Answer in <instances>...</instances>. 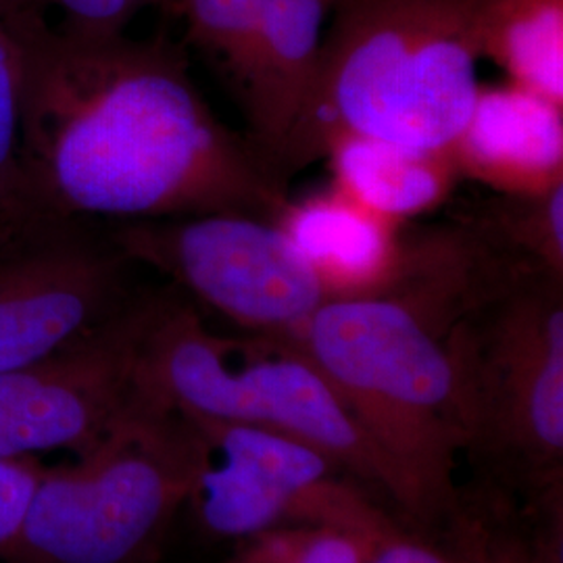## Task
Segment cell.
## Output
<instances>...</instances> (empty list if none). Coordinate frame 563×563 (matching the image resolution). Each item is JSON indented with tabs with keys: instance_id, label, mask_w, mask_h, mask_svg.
Instances as JSON below:
<instances>
[{
	"instance_id": "cell-1",
	"label": "cell",
	"mask_w": 563,
	"mask_h": 563,
	"mask_svg": "<svg viewBox=\"0 0 563 563\" xmlns=\"http://www.w3.org/2000/svg\"><path fill=\"white\" fill-rule=\"evenodd\" d=\"M27 207L99 223L244 213L274 222L282 181L202 99L180 46L78 36L30 2L21 95Z\"/></svg>"
},
{
	"instance_id": "cell-2",
	"label": "cell",
	"mask_w": 563,
	"mask_h": 563,
	"mask_svg": "<svg viewBox=\"0 0 563 563\" xmlns=\"http://www.w3.org/2000/svg\"><path fill=\"white\" fill-rule=\"evenodd\" d=\"M481 59L476 0H334L280 180L341 134L451 148L478 97Z\"/></svg>"
},
{
	"instance_id": "cell-3",
	"label": "cell",
	"mask_w": 563,
	"mask_h": 563,
	"mask_svg": "<svg viewBox=\"0 0 563 563\" xmlns=\"http://www.w3.org/2000/svg\"><path fill=\"white\" fill-rule=\"evenodd\" d=\"M460 320L409 295L332 299L290 339L367 441L378 481L409 507L443 504L453 451L474 439Z\"/></svg>"
},
{
	"instance_id": "cell-4",
	"label": "cell",
	"mask_w": 563,
	"mask_h": 563,
	"mask_svg": "<svg viewBox=\"0 0 563 563\" xmlns=\"http://www.w3.org/2000/svg\"><path fill=\"white\" fill-rule=\"evenodd\" d=\"M139 386L146 399L188 420L284 432L380 483L355 418L299 346L260 334L222 339L172 288L155 290L139 351Z\"/></svg>"
},
{
	"instance_id": "cell-5",
	"label": "cell",
	"mask_w": 563,
	"mask_h": 563,
	"mask_svg": "<svg viewBox=\"0 0 563 563\" xmlns=\"http://www.w3.org/2000/svg\"><path fill=\"white\" fill-rule=\"evenodd\" d=\"M209 457L195 423L144 405L71 465H44L20 539L2 563L153 562Z\"/></svg>"
},
{
	"instance_id": "cell-6",
	"label": "cell",
	"mask_w": 563,
	"mask_h": 563,
	"mask_svg": "<svg viewBox=\"0 0 563 563\" xmlns=\"http://www.w3.org/2000/svg\"><path fill=\"white\" fill-rule=\"evenodd\" d=\"M141 269L109 223L34 207L0 216V374L111 322L146 288Z\"/></svg>"
},
{
	"instance_id": "cell-7",
	"label": "cell",
	"mask_w": 563,
	"mask_h": 563,
	"mask_svg": "<svg viewBox=\"0 0 563 563\" xmlns=\"http://www.w3.org/2000/svg\"><path fill=\"white\" fill-rule=\"evenodd\" d=\"M142 269L159 272L184 297L260 336L290 341L330 301L295 244L269 220L205 213L109 223Z\"/></svg>"
},
{
	"instance_id": "cell-8",
	"label": "cell",
	"mask_w": 563,
	"mask_h": 563,
	"mask_svg": "<svg viewBox=\"0 0 563 563\" xmlns=\"http://www.w3.org/2000/svg\"><path fill=\"white\" fill-rule=\"evenodd\" d=\"M474 439L514 443L539 463L563 453V276L522 274L453 328Z\"/></svg>"
},
{
	"instance_id": "cell-9",
	"label": "cell",
	"mask_w": 563,
	"mask_h": 563,
	"mask_svg": "<svg viewBox=\"0 0 563 563\" xmlns=\"http://www.w3.org/2000/svg\"><path fill=\"white\" fill-rule=\"evenodd\" d=\"M157 288L41 362L0 374V460L71 451L81 457L146 405L139 351Z\"/></svg>"
},
{
	"instance_id": "cell-10",
	"label": "cell",
	"mask_w": 563,
	"mask_h": 563,
	"mask_svg": "<svg viewBox=\"0 0 563 563\" xmlns=\"http://www.w3.org/2000/svg\"><path fill=\"white\" fill-rule=\"evenodd\" d=\"M188 420V418H186ZM220 462L205 465L192 495L202 526L222 539H253L292 514L330 528L380 537L378 520L330 483L332 462L299 439L242 423L195 422Z\"/></svg>"
},
{
	"instance_id": "cell-11",
	"label": "cell",
	"mask_w": 563,
	"mask_h": 563,
	"mask_svg": "<svg viewBox=\"0 0 563 563\" xmlns=\"http://www.w3.org/2000/svg\"><path fill=\"white\" fill-rule=\"evenodd\" d=\"M451 153L497 195L547 192L563 181V107L511 81L481 86Z\"/></svg>"
},
{
	"instance_id": "cell-12",
	"label": "cell",
	"mask_w": 563,
	"mask_h": 563,
	"mask_svg": "<svg viewBox=\"0 0 563 563\" xmlns=\"http://www.w3.org/2000/svg\"><path fill=\"white\" fill-rule=\"evenodd\" d=\"M274 223L322 282L328 299L378 297L402 255V225L390 222L334 184L284 202Z\"/></svg>"
},
{
	"instance_id": "cell-13",
	"label": "cell",
	"mask_w": 563,
	"mask_h": 563,
	"mask_svg": "<svg viewBox=\"0 0 563 563\" xmlns=\"http://www.w3.org/2000/svg\"><path fill=\"white\" fill-rule=\"evenodd\" d=\"M332 7L334 0H267L263 9L239 90L251 132L246 141L276 176L284 144L318 74Z\"/></svg>"
},
{
	"instance_id": "cell-14",
	"label": "cell",
	"mask_w": 563,
	"mask_h": 563,
	"mask_svg": "<svg viewBox=\"0 0 563 563\" xmlns=\"http://www.w3.org/2000/svg\"><path fill=\"white\" fill-rule=\"evenodd\" d=\"M323 159L339 190L401 225L443 207L463 180L451 148H418L362 134L336 136Z\"/></svg>"
},
{
	"instance_id": "cell-15",
	"label": "cell",
	"mask_w": 563,
	"mask_h": 563,
	"mask_svg": "<svg viewBox=\"0 0 563 563\" xmlns=\"http://www.w3.org/2000/svg\"><path fill=\"white\" fill-rule=\"evenodd\" d=\"M483 59L563 107V0H476Z\"/></svg>"
},
{
	"instance_id": "cell-16",
	"label": "cell",
	"mask_w": 563,
	"mask_h": 563,
	"mask_svg": "<svg viewBox=\"0 0 563 563\" xmlns=\"http://www.w3.org/2000/svg\"><path fill=\"white\" fill-rule=\"evenodd\" d=\"M460 218L511 260L563 276V181L541 195H495Z\"/></svg>"
},
{
	"instance_id": "cell-17",
	"label": "cell",
	"mask_w": 563,
	"mask_h": 563,
	"mask_svg": "<svg viewBox=\"0 0 563 563\" xmlns=\"http://www.w3.org/2000/svg\"><path fill=\"white\" fill-rule=\"evenodd\" d=\"M30 0H0V216L25 209L21 180V95Z\"/></svg>"
},
{
	"instance_id": "cell-18",
	"label": "cell",
	"mask_w": 563,
	"mask_h": 563,
	"mask_svg": "<svg viewBox=\"0 0 563 563\" xmlns=\"http://www.w3.org/2000/svg\"><path fill=\"white\" fill-rule=\"evenodd\" d=\"M267 0H181L188 38L241 86Z\"/></svg>"
},
{
	"instance_id": "cell-19",
	"label": "cell",
	"mask_w": 563,
	"mask_h": 563,
	"mask_svg": "<svg viewBox=\"0 0 563 563\" xmlns=\"http://www.w3.org/2000/svg\"><path fill=\"white\" fill-rule=\"evenodd\" d=\"M44 465L36 457L0 460V562L20 539Z\"/></svg>"
},
{
	"instance_id": "cell-20",
	"label": "cell",
	"mask_w": 563,
	"mask_h": 563,
	"mask_svg": "<svg viewBox=\"0 0 563 563\" xmlns=\"http://www.w3.org/2000/svg\"><path fill=\"white\" fill-rule=\"evenodd\" d=\"M63 13V32L78 36H118L142 9L165 0H51Z\"/></svg>"
},
{
	"instance_id": "cell-21",
	"label": "cell",
	"mask_w": 563,
	"mask_h": 563,
	"mask_svg": "<svg viewBox=\"0 0 563 563\" xmlns=\"http://www.w3.org/2000/svg\"><path fill=\"white\" fill-rule=\"evenodd\" d=\"M365 563H451L437 549L409 539H399L397 534H386L372 547Z\"/></svg>"
}]
</instances>
